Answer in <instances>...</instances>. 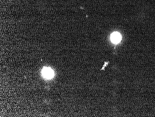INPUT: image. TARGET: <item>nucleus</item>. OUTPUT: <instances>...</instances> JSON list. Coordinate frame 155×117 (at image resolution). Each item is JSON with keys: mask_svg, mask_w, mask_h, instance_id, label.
Segmentation results:
<instances>
[{"mask_svg": "<svg viewBox=\"0 0 155 117\" xmlns=\"http://www.w3.org/2000/svg\"><path fill=\"white\" fill-rule=\"evenodd\" d=\"M42 74L45 78H51L53 76V72L49 68H45L42 70Z\"/></svg>", "mask_w": 155, "mask_h": 117, "instance_id": "nucleus-2", "label": "nucleus"}, {"mask_svg": "<svg viewBox=\"0 0 155 117\" xmlns=\"http://www.w3.org/2000/svg\"><path fill=\"white\" fill-rule=\"evenodd\" d=\"M121 39V35L118 32L112 33L111 36V40L113 43H117L119 42Z\"/></svg>", "mask_w": 155, "mask_h": 117, "instance_id": "nucleus-1", "label": "nucleus"}]
</instances>
